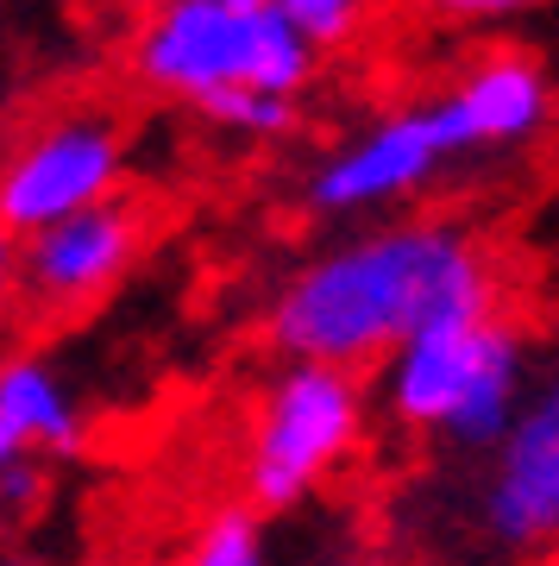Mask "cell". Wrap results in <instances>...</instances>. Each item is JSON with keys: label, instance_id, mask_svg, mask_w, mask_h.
Wrapping results in <instances>:
<instances>
[{"label": "cell", "instance_id": "cell-1", "mask_svg": "<svg viewBox=\"0 0 559 566\" xmlns=\"http://www.w3.org/2000/svg\"><path fill=\"white\" fill-rule=\"evenodd\" d=\"M497 315V264L453 221H397L320 252L271 303V340L289 365L390 359L428 327Z\"/></svg>", "mask_w": 559, "mask_h": 566}, {"label": "cell", "instance_id": "cell-2", "mask_svg": "<svg viewBox=\"0 0 559 566\" xmlns=\"http://www.w3.org/2000/svg\"><path fill=\"white\" fill-rule=\"evenodd\" d=\"M315 57L320 51L283 20L277 0H158L133 44V70L189 107L220 88L296 102L315 82Z\"/></svg>", "mask_w": 559, "mask_h": 566}, {"label": "cell", "instance_id": "cell-3", "mask_svg": "<svg viewBox=\"0 0 559 566\" xmlns=\"http://www.w3.org/2000/svg\"><path fill=\"white\" fill-rule=\"evenodd\" d=\"M528 397V340L509 322H453L383 359V403L402 428H440L460 453H491Z\"/></svg>", "mask_w": 559, "mask_h": 566}, {"label": "cell", "instance_id": "cell-4", "mask_svg": "<svg viewBox=\"0 0 559 566\" xmlns=\"http://www.w3.org/2000/svg\"><path fill=\"white\" fill-rule=\"evenodd\" d=\"M365 390L340 365H289L252 428L245 497L259 510H289L359 447Z\"/></svg>", "mask_w": 559, "mask_h": 566}, {"label": "cell", "instance_id": "cell-5", "mask_svg": "<svg viewBox=\"0 0 559 566\" xmlns=\"http://www.w3.org/2000/svg\"><path fill=\"white\" fill-rule=\"evenodd\" d=\"M126 170V139L114 120L82 114V120L44 126L20 158L0 170V233H44L82 208L114 202Z\"/></svg>", "mask_w": 559, "mask_h": 566}, {"label": "cell", "instance_id": "cell-6", "mask_svg": "<svg viewBox=\"0 0 559 566\" xmlns=\"http://www.w3.org/2000/svg\"><path fill=\"white\" fill-rule=\"evenodd\" d=\"M478 523L497 547H559V359L528 385L516 428L484 453Z\"/></svg>", "mask_w": 559, "mask_h": 566}, {"label": "cell", "instance_id": "cell-7", "mask_svg": "<svg viewBox=\"0 0 559 566\" xmlns=\"http://www.w3.org/2000/svg\"><path fill=\"white\" fill-rule=\"evenodd\" d=\"M453 139H446V120H440L434 102L397 107L346 139L334 158L315 164L308 177V208L315 214H371V208H390L402 196H415L434 182L440 164H453Z\"/></svg>", "mask_w": 559, "mask_h": 566}, {"label": "cell", "instance_id": "cell-8", "mask_svg": "<svg viewBox=\"0 0 559 566\" xmlns=\"http://www.w3.org/2000/svg\"><path fill=\"white\" fill-rule=\"evenodd\" d=\"M133 259H139V208L114 196V202L82 208L70 221L32 233L13 259V277L39 308H82L107 296Z\"/></svg>", "mask_w": 559, "mask_h": 566}, {"label": "cell", "instance_id": "cell-9", "mask_svg": "<svg viewBox=\"0 0 559 566\" xmlns=\"http://www.w3.org/2000/svg\"><path fill=\"white\" fill-rule=\"evenodd\" d=\"M440 120H446V139L453 151H503V145L535 139L547 114H553V88H547V70L521 51H497V57L472 63L446 95H434Z\"/></svg>", "mask_w": 559, "mask_h": 566}, {"label": "cell", "instance_id": "cell-10", "mask_svg": "<svg viewBox=\"0 0 559 566\" xmlns=\"http://www.w3.org/2000/svg\"><path fill=\"white\" fill-rule=\"evenodd\" d=\"M82 447V409L57 371L32 353L0 359V465H44Z\"/></svg>", "mask_w": 559, "mask_h": 566}, {"label": "cell", "instance_id": "cell-11", "mask_svg": "<svg viewBox=\"0 0 559 566\" xmlns=\"http://www.w3.org/2000/svg\"><path fill=\"white\" fill-rule=\"evenodd\" d=\"M182 566H271L259 516H252V510H214V516L196 528Z\"/></svg>", "mask_w": 559, "mask_h": 566}, {"label": "cell", "instance_id": "cell-12", "mask_svg": "<svg viewBox=\"0 0 559 566\" xmlns=\"http://www.w3.org/2000/svg\"><path fill=\"white\" fill-rule=\"evenodd\" d=\"M196 114L226 126V133H245V139H283L296 126V102H277V95H259V88H220V95L196 102Z\"/></svg>", "mask_w": 559, "mask_h": 566}, {"label": "cell", "instance_id": "cell-13", "mask_svg": "<svg viewBox=\"0 0 559 566\" xmlns=\"http://www.w3.org/2000/svg\"><path fill=\"white\" fill-rule=\"evenodd\" d=\"M277 13L296 25L315 51H334V44H346L352 32H359L365 0H277Z\"/></svg>", "mask_w": 559, "mask_h": 566}, {"label": "cell", "instance_id": "cell-14", "mask_svg": "<svg viewBox=\"0 0 559 566\" xmlns=\"http://www.w3.org/2000/svg\"><path fill=\"white\" fill-rule=\"evenodd\" d=\"M44 504V465H0V516L7 523H25V516H39Z\"/></svg>", "mask_w": 559, "mask_h": 566}, {"label": "cell", "instance_id": "cell-15", "mask_svg": "<svg viewBox=\"0 0 559 566\" xmlns=\"http://www.w3.org/2000/svg\"><path fill=\"white\" fill-rule=\"evenodd\" d=\"M421 7L440 13V20H516V13H528L540 0H421Z\"/></svg>", "mask_w": 559, "mask_h": 566}, {"label": "cell", "instance_id": "cell-16", "mask_svg": "<svg viewBox=\"0 0 559 566\" xmlns=\"http://www.w3.org/2000/svg\"><path fill=\"white\" fill-rule=\"evenodd\" d=\"M7 283H13V245H7V233H0V296H7Z\"/></svg>", "mask_w": 559, "mask_h": 566}, {"label": "cell", "instance_id": "cell-17", "mask_svg": "<svg viewBox=\"0 0 559 566\" xmlns=\"http://www.w3.org/2000/svg\"><path fill=\"white\" fill-rule=\"evenodd\" d=\"M0 566H44V560H0Z\"/></svg>", "mask_w": 559, "mask_h": 566}]
</instances>
